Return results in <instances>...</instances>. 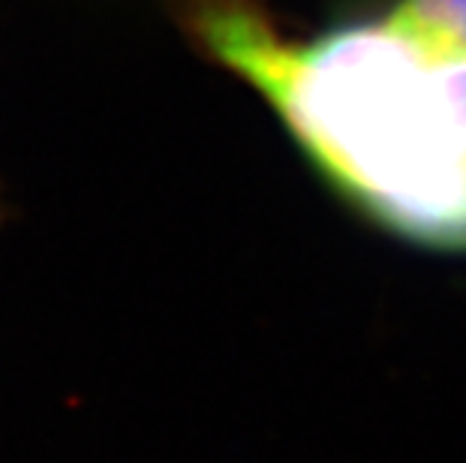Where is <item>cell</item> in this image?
<instances>
[{
  "instance_id": "7a4b0ae2",
  "label": "cell",
  "mask_w": 466,
  "mask_h": 463,
  "mask_svg": "<svg viewBox=\"0 0 466 463\" xmlns=\"http://www.w3.org/2000/svg\"><path fill=\"white\" fill-rule=\"evenodd\" d=\"M389 15L431 43L466 52V0H398Z\"/></svg>"
},
{
  "instance_id": "6da1fadb",
  "label": "cell",
  "mask_w": 466,
  "mask_h": 463,
  "mask_svg": "<svg viewBox=\"0 0 466 463\" xmlns=\"http://www.w3.org/2000/svg\"><path fill=\"white\" fill-rule=\"evenodd\" d=\"M196 48L253 87L316 175L380 229L466 253V52L385 13L289 39L259 0H172Z\"/></svg>"
}]
</instances>
